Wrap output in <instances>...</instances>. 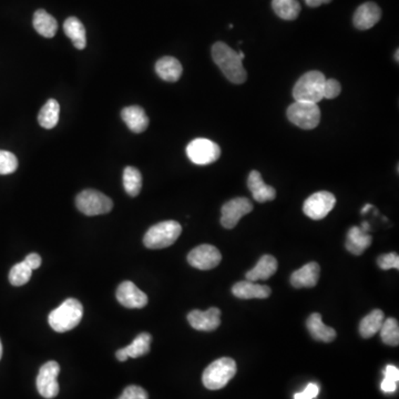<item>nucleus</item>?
Segmentation results:
<instances>
[{"label":"nucleus","mask_w":399,"mask_h":399,"mask_svg":"<svg viewBox=\"0 0 399 399\" xmlns=\"http://www.w3.org/2000/svg\"><path fill=\"white\" fill-rule=\"evenodd\" d=\"M377 264L381 270H399V256L397 253L383 254L377 258Z\"/></svg>","instance_id":"obj_35"},{"label":"nucleus","mask_w":399,"mask_h":399,"mask_svg":"<svg viewBox=\"0 0 399 399\" xmlns=\"http://www.w3.org/2000/svg\"><path fill=\"white\" fill-rule=\"evenodd\" d=\"M372 241L373 238L371 235L364 232L360 227H350L347 233V251L354 255H360L371 246Z\"/></svg>","instance_id":"obj_23"},{"label":"nucleus","mask_w":399,"mask_h":399,"mask_svg":"<svg viewBox=\"0 0 399 399\" xmlns=\"http://www.w3.org/2000/svg\"><path fill=\"white\" fill-rule=\"evenodd\" d=\"M232 293L235 298L241 300L251 298H267L271 295V287L267 285L256 284L251 281H242L233 285Z\"/></svg>","instance_id":"obj_20"},{"label":"nucleus","mask_w":399,"mask_h":399,"mask_svg":"<svg viewBox=\"0 0 399 399\" xmlns=\"http://www.w3.org/2000/svg\"><path fill=\"white\" fill-rule=\"evenodd\" d=\"M319 273H321V267L319 263L310 262L293 273L291 277V284L295 289L316 286L319 282Z\"/></svg>","instance_id":"obj_18"},{"label":"nucleus","mask_w":399,"mask_h":399,"mask_svg":"<svg viewBox=\"0 0 399 399\" xmlns=\"http://www.w3.org/2000/svg\"><path fill=\"white\" fill-rule=\"evenodd\" d=\"M277 271V261L274 256L263 255L258 260V264L253 269L246 274V279L251 282L265 281L275 274Z\"/></svg>","instance_id":"obj_22"},{"label":"nucleus","mask_w":399,"mask_h":399,"mask_svg":"<svg viewBox=\"0 0 399 399\" xmlns=\"http://www.w3.org/2000/svg\"><path fill=\"white\" fill-rule=\"evenodd\" d=\"M306 327L310 331V336L313 337L315 341L331 343L336 338V331L323 323V319L319 313H313L308 317L306 321Z\"/></svg>","instance_id":"obj_21"},{"label":"nucleus","mask_w":399,"mask_h":399,"mask_svg":"<svg viewBox=\"0 0 399 399\" xmlns=\"http://www.w3.org/2000/svg\"><path fill=\"white\" fill-rule=\"evenodd\" d=\"M118 399H149V395L142 387L130 385L123 391L122 395Z\"/></svg>","instance_id":"obj_37"},{"label":"nucleus","mask_w":399,"mask_h":399,"mask_svg":"<svg viewBox=\"0 0 399 399\" xmlns=\"http://www.w3.org/2000/svg\"><path fill=\"white\" fill-rule=\"evenodd\" d=\"M121 118L133 133L144 132L149 127V118L146 115V111L139 106L125 107L121 111Z\"/></svg>","instance_id":"obj_19"},{"label":"nucleus","mask_w":399,"mask_h":399,"mask_svg":"<svg viewBox=\"0 0 399 399\" xmlns=\"http://www.w3.org/2000/svg\"><path fill=\"white\" fill-rule=\"evenodd\" d=\"M32 24L36 32L46 38H53L58 30L57 20L44 9H39L34 13Z\"/></svg>","instance_id":"obj_26"},{"label":"nucleus","mask_w":399,"mask_h":399,"mask_svg":"<svg viewBox=\"0 0 399 399\" xmlns=\"http://www.w3.org/2000/svg\"><path fill=\"white\" fill-rule=\"evenodd\" d=\"M32 275V270L27 265L26 262L23 261L13 266L9 273V282L13 286H23L30 281Z\"/></svg>","instance_id":"obj_32"},{"label":"nucleus","mask_w":399,"mask_h":399,"mask_svg":"<svg viewBox=\"0 0 399 399\" xmlns=\"http://www.w3.org/2000/svg\"><path fill=\"white\" fill-rule=\"evenodd\" d=\"M342 91V86L336 79H327L324 84V98L325 99H335Z\"/></svg>","instance_id":"obj_36"},{"label":"nucleus","mask_w":399,"mask_h":399,"mask_svg":"<svg viewBox=\"0 0 399 399\" xmlns=\"http://www.w3.org/2000/svg\"><path fill=\"white\" fill-rule=\"evenodd\" d=\"M152 336L149 333H141L133 342L127 347H123L115 353L118 360L120 362H125L129 357L138 358L150 352V345H151Z\"/></svg>","instance_id":"obj_17"},{"label":"nucleus","mask_w":399,"mask_h":399,"mask_svg":"<svg viewBox=\"0 0 399 399\" xmlns=\"http://www.w3.org/2000/svg\"><path fill=\"white\" fill-rule=\"evenodd\" d=\"M253 210V204L246 198H235L227 201L221 210V224L227 230L234 229L240 220Z\"/></svg>","instance_id":"obj_11"},{"label":"nucleus","mask_w":399,"mask_h":399,"mask_svg":"<svg viewBox=\"0 0 399 399\" xmlns=\"http://www.w3.org/2000/svg\"><path fill=\"white\" fill-rule=\"evenodd\" d=\"M381 11L375 3H365L360 5L354 13L353 23L360 30L373 28L381 20Z\"/></svg>","instance_id":"obj_15"},{"label":"nucleus","mask_w":399,"mask_h":399,"mask_svg":"<svg viewBox=\"0 0 399 399\" xmlns=\"http://www.w3.org/2000/svg\"><path fill=\"white\" fill-rule=\"evenodd\" d=\"M304 1H305L306 5L310 6L312 8H316L319 6L331 3V0H304Z\"/></svg>","instance_id":"obj_40"},{"label":"nucleus","mask_w":399,"mask_h":399,"mask_svg":"<svg viewBox=\"0 0 399 399\" xmlns=\"http://www.w3.org/2000/svg\"><path fill=\"white\" fill-rule=\"evenodd\" d=\"M222 254L215 246L202 244L191 251L188 255V262L196 269L208 271L219 265Z\"/></svg>","instance_id":"obj_12"},{"label":"nucleus","mask_w":399,"mask_h":399,"mask_svg":"<svg viewBox=\"0 0 399 399\" xmlns=\"http://www.w3.org/2000/svg\"><path fill=\"white\" fill-rule=\"evenodd\" d=\"M61 106L56 99H49L40 110L38 122L44 129H53L59 121Z\"/></svg>","instance_id":"obj_28"},{"label":"nucleus","mask_w":399,"mask_h":399,"mask_svg":"<svg viewBox=\"0 0 399 399\" xmlns=\"http://www.w3.org/2000/svg\"><path fill=\"white\" fill-rule=\"evenodd\" d=\"M3 357V345H1V342H0V360Z\"/></svg>","instance_id":"obj_42"},{"label":"nucleus","mask_w":399,"mask_h":399,"mask_svg":"<svg viewBox=\"0 0 399 399\" xmlns=\"http://www.w3.org/2000/svg\"><path fill=\"white\" fill-rule=\"evenodd\" d=\"M182 233L180 223L173 220L160 222L150 227L144 238V246L151 250L169 248L177 242Z\"/></svg>","instance_id":"obj_4"},{"label":"nucleus","mask_w":399,"mask_h":399,"mask_svg":"<svg viewBox=\"0 0 399 399\" xmlns=\"http://www.w3.org/2000/svg\"><path fill=\"white\" fill-rule=\"evenodd\" d=\"M189 324L196 331H215L221 324V310L211 308L208 310H191L188 315Z\"/></svg>","instance_id":"obj_14"},{"label":"nucleus","mask_w":399,"mask_h":399,"mask_svg":"<svg viewBox=\"0 0 399 399\" xmlns=\"http://www.w3.org/2000/svg\"><path fill=\"white\" fill-rule=\"evenodd\" d=\"M84 316V306L76 298H68L50 313L49 325L58 333H65L78 327Z\"/></svg>","instance_id":"obj_2"},{"label":"nucleus","mask_w":399,"mask_h":399,"mask_svg":"<svg viewBox=\"0 0 399 399\" xmlns=\"http://www.w3.org/2000/svg\"><path fill=\"white\" fill-rule=\"evenodd\" d=\"M381 337L384 344L389 345V346H398L399 344V325L397 319L389 317V319H384L383 325H381Z\"/></svg>","instance_id":"obj_31"},{"label":"nucleus","mask_w":399,"mask_h":399,"mask_svg":"<svg viewBox=\"0 0 399 399\" xmlns=\"http://www.w3.org/2000/svg\"><path fill=\"white\" fill-rule=\"evenodd\" d=\"M123 186L129 196H138L142 189V175L137 167H127L123 171Z\"/></svg>","instance_id":"obj_30"},{"label":"nucleus","mask_w":399,"mask_h":399,"mask_svg":"<svg viewBox=\"0 0 399 399\" xmlns=\"http://www.w3.org/2000/svg\"><path fill=\"white\" fill-rule=\"evenodd\" d=\"M398 53H399L398 49H397V50H396V53H395V59H396V63H398V61H399V59H398Z\"/></svg>","instance_id":"obj_43"},{"label":"nucleus","mask_w":399,"mask_h":399,"mask_svg":"<svg viewBox=\"0 0 399 399\" xmlns=\"http://www.w3.org/2000/svg\"><path fill=\"white\" fill-rule=\"evenodd\" d=\"M186 154L194 165H206L219 160L221 149L209 139L198 138L194 139V141L188 144Z\"/></svg>","instance_id":"obj_8"},{"label":"nucleus","mask_w":399,"mask_h":399,"mask_svg":"<svg viewBox=\"0 0 399 399\" xmlns=\"http://www.w3.org/2000/svg\"><path fill=\"white\" fill-rule=\"evenodd\" d=\"M61 373V366L55 360L44 364L37 376V389L44 398L53 399L59 394L58 375Z\"/></svg>","instance_id":"obj_9"},{"label":"nucleus","mask_w":399,"mask_h":399,"mask_svg":"<svg viewBox=\"0 0 399 399\" xmlns=\"http://www.w3.org/2000/svg\"><path fill=\"white\" fill-rule=\"evenodd\" d=\"M156 72L162 80L175 82L182 76V65L177 58L163 57L156 63Z\"/></svg>","instance_id":"obj_24"},{"label":"nucleus","mask_w":399,"mask_h":399,"mask_svg":"<svg viewBox=\"0 0 399 399\" xmlns=\"http://www.w3.org/2000/svg\"><path fill=\"white\" fill-rule=\"evenodd\" d=\"M24 261L26 262L27 265H28L32 271L39 269V266L42 265V258H40L39 254L37 253L29 254V255L26 256Z\"/></svg>","instance_id":"obj_39"},{"label":"nucleus","mask_w":399,"mask_h":399,"mask_svg":"<svg viewBox=\"0 0 399 399\" xmlns=\"http://www.w3.org/2000/svg\"><path fill=\"white\" fill-rule=\"evenodd\" d=\"M287 118L293 125L304 130H312L321 121V110L316 103L295 101L287 109Z\"/></svg>","instance_id":"obj_7"},{"label":"nucleus","mask_w":399,"mask_h":399,"mask_svg":"<svg viewBox=\"0 0 399 399\" xmlns=\"http://www.w3.org/2000/svg\"><path fill=\"white\" fill-rule=\"evenodd\" d=\"M319 393V387L317 384L310 383L308 384L304 391L295 394L294 399H314L317 397Z\"/></svg>","instance_id":"obj_38"},{"label":"nucleus","mask_w":399,"mask_h":399,"mask_svg":"<svg viewBox=\"0 0 399 399\" xmlns=\"http://www.w3.org/2000/svg\"><path fill=\"white\" fill-rule=\"evenodd\" d=\"M236 363L230 357H222L214 360L204 371L202 381L210 391H217L227 386V383L236 374Z\"/></svg>","instance_id":"obj_5"},{"label":"nucleus","mask_w":399,"mask_h":399,"mask_svg":"<svg viewBox=\"0 0 399 399\" xmlns=\"http://www.w3.org/2000/svg\"><path fill=\"white\" fill-rule=\"evenodd\" d=\"M63 30L77 49L82 50L87 46L86 29L76 17H69L63 24Z\"/></svg>","instance_id":"obj_25"},{"label":"nucleus","mask_w":399,"mask_h":399,"mask_svg":"<svg viewBox=\"0 0 399 399\" xmlns=\"http://www.w3.org/2000/svg\"><path fill=\"white\" fill-rule=\"evenodd\" d=\"M212 57L214 63L221 69L227 79L235 84L246 82L248 75L243 67V59L239 53L229 47L224 42H215L212 47Z\"/></svg>","instance_id":"obj_1"},{"label":"nucleus","mask_w":399,"mask_h":399,"mask_svg":"<svg viewBox=\"0 0 399 399\" xmlns=\"http://www.w3.org/2000/svg\"><path fill=\"white\" fill-rule=\"evenodd\" d=\"M248 186L254 200L258 203L273 201L277 198V191L273 186H267L264 182L261 173L253 170L248 175Z\"/></svg>","instance_id":"obj_16"},{"label":"nucleus","mask_w":399,"mask_h":399,"mask_svg":"<svg viewBox=\"0 0 399 399\" xmlns=\"http://www.w3.org/2000/svg\"><path fill=\"white\" fill-rule=\"evenodd\" d=\"M335 204H336V198L334 194L327 191H321L306 198L303 211L306 217L319 221L327 217V214L334 209Z\"/></svg>","instance_id":"obj_10"},{"label":"nucleus","mask_w":399,"mask_h":399,"mask_svg":"<svg viewBox=\"0 0 399 399\" xmlns=\"http://www.w3.org/2000/svg\"><path fill=\"white\" fill-rule=\"evenodd\" d=\"M399 369L394 365H388L385 369V379L381 381V391L384 393H394L398 387Z\"/></svg>","instance_id":"obj_33"},{"label":"nucleus","mask_w":399,"mask_h":399,"mask_svg":"<svg viewBox=\"0 0 399 399\" xmlns=\"http://www.w3.org/2000/svg\"><path fill=\"white\" fill-rule=\"evenodd\" d=\"M272 8L279 18L284 20H295L300 13L298 0H273Z\"/></svg>","instance_id":"obj_29"},{"label":"nucleus","mask_w":399,"mask_h":399,"mask_svg":"<svg viewBox=\"0 0 399 399\" xmlns=\"http://www.w3.org/2000/svg\"><path fill=\"white\" fill-rule=\"evenodd\" d=\"M384 319H385V315H384L383 310H374L360 322V334L364 338H372L374 335L379 333L383 325Z\"/></svg>","instance_id":"obj_27"},{"label":"nucleus","mask_w":399,"mask_h":399,"mask_svg":"<svg viewBox=\"0 0 399 399\" xmlns=\"http://www.w3.org/2000/svg\"><path fill=\"white\" fill-rule=\"evenodd\" d=\"M18 167V159L15 154L0 150V175H11Z\"/></svg>","instance_id":"obj_34"},{"label":"nucleus","mask_w":399,"mask_h":399,"mask_svg":"<svg viewBox=\"0 0 399 399\" xmlns=\"http://www.w3.org/2000/svg\"><path fill=\"white\" fill-rule=\"evenodd\" d=\"M325 76L319 71H308L303 75L293 89L295 101L319 103L324 99V84Z\"/></svg>","instance_id":"obj_3"},{"label":"nucleus","mask_w":399,"mask_h":399,"mask_svg":"<svg viewBox=\"0 0 399 399\" xmlns=\"http://www.w3.org/2000/svg\"><path fill=\"white\" fill-rule=\"evenodd\" d=\"M372 208V204H366L365 208H364L363 210H362V213H366V212L368 211V210L371 209Z\"/></svg>","instance_id":"obj_41"},{"label":"nucleus","mask_w":399,"mask_h":399,"mask_svg":"<svg viewBox=\"0 0 399 399\" xmlns=\"http://www.w3.org/2000/svg\"><path fill=\"white\" fill-rule=\"evenodd\" d=\"M117 300L121 305L131 310L144 308L148 304V296L134 283L125 281L117 290Z\"/></svg>","instance_id":"obj_13"},{"label":"nucleus","mask_w":399,"mask_h":399,"mask_svg":"<svg viewBox=\"0 0 399 399\" xmlns=\"http://www.w3.org/2000/svg\"><path fill=\"white\" fill-rule=\"evenodd\" d=\"M77 209L88 217L109 213L113 208V202L109 196L97 190H84L77 196Z\"/></svg>","instance_id":"obj_6"}]
</instances>
